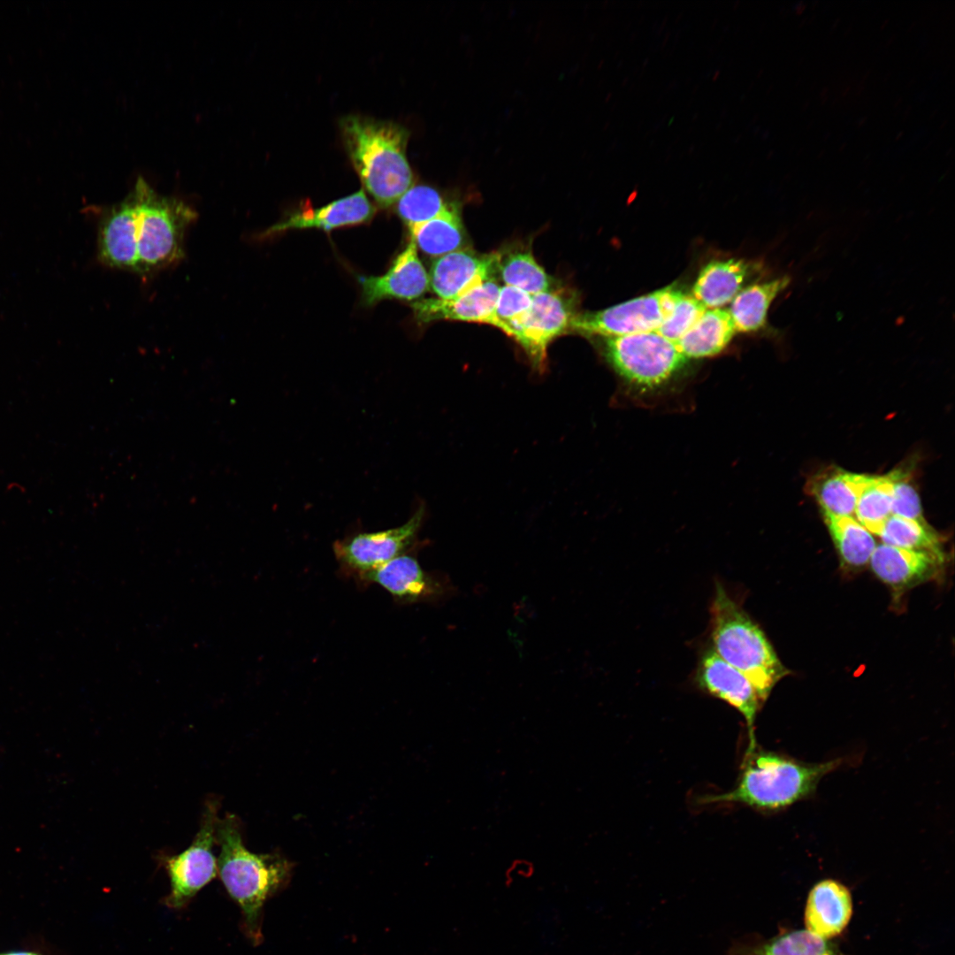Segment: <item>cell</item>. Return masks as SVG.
I'll return each instance as SVG.
<instances>
[{
    "label": "cell",
    "mask_w": 955,
    "mask_h": 955,
    "mask_svg": "<svg viewBox=\"0 0 955 955\" xmlns=\"http://www.w3.org/2000/svg\"><path fill=\"white\" fill-rule=\"evenodd\" d=\"M216 840L220 848L218 874L241 908L245 934L256 945L263 939L264 904L288 882L292 864L276 853L250 852L243 843L240 821L233 814L218 819Z\"/></svg>",
    "instance_id": "obj_1"
},
{
    "label": "cell",
    "mask_w": 955,
    "mask_h": 955,
    "mask_svg": "<svg viewBox=\"0 0 955 955\" xmlns=\"http://www.w3.org/2000/svg\"><path fill=\"white\" fill-rule=\"evenodd\" d=\"M343 144L365 190L387 208L413 186L407 158L409 130L393 121L361 115L340 120Z\"/></svg>",
    "instance_id": "obj_2"
},
{
    "label": "cell",
    "mask_w": 955,
    "mask_h": 955,
    "mask_svg": "<svg viewBox=\"0 0 955 955\" xmlns=\"http://www.w3.org/2000/svg\"><path fill=\"white\" fill-rule=\"evenodd\" d=\"M710 608L712 649L751 681L764 702L788 669L762 630L720 583Z\"/></svg>",
    "instance_id": "obj_3"
},
{
    "label": "cell",
    "mask_w": 955,
    "mask_h": 955,
    "mask_svg": "<svg viewBox=\"0 0 955 955\" xmlns=\"http://www.w3.org/2000/svg\"><path fill=\"white\" fill-rule=\"evenodd\" d=\"M840 764L841 760L806 763L755 749L746 753L737 786L703 801L737 803L763 810L783 808L812 794L821 779Z\"/></svg>",
    "instance_id": "obj_4"
},
{
    "label": "cell",
    "mask_w": 955,
    "mask_h": 955,
    "mask_svg": "<svg viewBox=\"0 0 955 955\" xmlns=\"http://www.w3.org/2000/svg\"><path fill=\"white\" fill-rule=\"evenodd\" d=\"M137 211V271L147 274L179 262L184 256V234L197 213L175 197L157 194L139 178L131 191Z\"/></svg>",
    "instance_id": "obj_5"
},
{
    "label": "cell",
    "mask_w": 955,
    "mask_h": 955,
    "mask_svg": "<svg viewBox=\"0 0 955 955\" xmlns=\"http://www.w3.org/2000/svg\"><path fill=\"white\" fill-rule=\"evenodd\" d=\"M603 347L615 371L642 393L665 386L689 361L675 343L654 331L607 337Z\"/></svg>",
    "instance_id": "obj_6"
},
{
    "label": "cell",
    "mask_w": 955,
    "mask_h": 955,
    "mask_svg": "<svg viewBox=\"0 0 955 955\" xmlns=\"http://www.w3.org/2000/svg\"><path fill=\"white\" fill-rule=\"evenodd\" d=\"M218 821V803L210 800L192 844L176 855L162 858L171 886L164 899L168 907L183 908L218 875V859L213 852Z\"/></svg>",
    "instance_id": "obj_7"
},
{
    "label": "cell",
    "mask_w": 955,
    "mask_h": 955,
    "mask_svg": "<svg viewBox=\"0 0 955 955\" xmlns=\"http://www.w3.org/2000/svg\"><path fill=\"white\" fill-rule=\"evenodd\" d=\"M420 506L403 524L383 531H355L333 542L341 573L358 580L396 556L410 550L424 518Z\"/></svg>",
    "instance_id": "obj_8"
},
{
    "label": "cell",
    "mask_w": 955,
    "mask_h": 955,
    "mask_svg": "<svg viewBox=\"0 0 955 955\" xmlns=\"http://www.w3.org/2000/svg\"><path fill=\"white\" fill-rule=\"evenodd\" d=\"M681 293L668 286L597 312L577 314L570 331L606 338L656 331Z\"/></svg>",
    "instance_id": "obj_9"
},
{
    "label": "cell",
    "mask_w": 955,
    "mask_h": 955,
    "mask_svg": "<svg viewBox=\"0 0 955 955\" xmlns=\"http://www.w3.org/2000/svg\"><path fill=\"white\" fill-rule=\"evenodd\" d=\"M362 584H377L401 605L438 601L452 590L449 581L437 573L424 570L410 550L396 556L358 580Z\"/></svg>",
    "instance_id": "obj_10"
},
{
    "label": "cell",
    "mask_w": 955,
    "mask_h": 955,
    "mask_svg": "<svg viewBox=\"0 0 955 955\" xmlns=\"http://www.w3.org/2000/svg\"><path fill=\"white\" fill-rule=\"evenodd\" d=\"M576 315L571 300L560 290L551 289L534 294L531 308L516 329L513 339L538 367L542 366L549 344L570 331Z\"/></svg>",
    "instance_id": "obj_11"
},
{
    "label": "cell",
    "mask_w": 955,
    "mask_h": 955,
    "mask_svg": "<svg viewBox=\"0 0 955 955\" xmlns=\"http://www.w3.org/2000/svg\"><path fill=\"white\" fill-rule=\"evenodd\" d=\"M695 681L701 690L727 702L744 716L750 737L746 753L754 751L753 724L763 701L751 681L712 648L702 653Z\"/></svg>",
    "instance_id": "obj_12"
},
{
    "label": "cell",
    "mask_w": 955,
    "mask_h": 955,
    "mask_svg": "<svg viewBox=\"0 0 955 955\" xmlns=\"http://www.w3.org/2000/svg\"><path fill=\"white\" fill-rule=\"evenodd\" d=\"M499 259V251L481 255L465 248L437 257L428 273L429 287L440 299L461 296L496 279Z\"/></svg>",
    "instance_id": "obj_13"
},
{
    "label": "cell",
    "mask_w": 955,
    "mask_h": 955,
    "mask_svg": "<svg viewBox=\"0 0 955 955\" xmlns=\"http://www.w3.org/2000/svg\"><path fill=\"white\" fill-rule=\"evenodd\" d=\"M97 256L105 266L137 271V211L132 192L101 216Z\"/></svg>",
    "instance_id": "obj_14"
},
{
    "label": "cell",
    "mask_w": 955,
    "mask_h": 955,
    "mask_svg": "<svg viewBox=\"0 0 955 955\" xmlns=\"http://www.w3.org/2000/svg\"><path fill=\"white\" fill-rule=\"evenodd\" d=\"M358 282L363 303L371 306L385 299L413 301L420 298L429 288V274L410 237L385 274L359 276Z\"/></svg>",
    "instance_id": "obj_15"
},
{
    "label": "cell",
    "mask_w": 955,
    "mask_h": 955,
    "mask_svg": "<svg viewBox=\"0 0 955 955\" xmlns=\"http://www.w3.org/2000/svg\"><path fill=\"white\" fill-rule=\"evenodd\" d=\"M496 279H490L466 294L453 298H427L411 305L416 319L423 324L438 320H451L503 326L496 314L500 290Z\"/></svg>",
    "instance_id": "obj_16"
},
{
    "label": "cell",
    "mask_w": 955,
    "mask_h": 955,
    "mask_svg": "<svg viewBox=\"0 0 955 955\" xmlns=\"http://www.w3.org/2000/svg\"><path fill=\"white\" fill-rule=\"evenodd\" d=\"M376 208L363 189L333 201L317 209L309 204L302 207L266 229L262 237H270L293 229L317 228L331 231L336 228L366 224L374 217Z\"/></svg>",
    "instance_id": "obj_17"
},
{
    "label": "cell",
    "mask_w": 955,
    "mask_h": 955,
    "mask_svg": "<svg viewBox=\"0 0 955 955\" xmlns=\"http://www.w3.org/2000/svg\"><path fill=\"white\" fill-rule=\"evenodd\" d=\"M870 565L875 574L896 589H905L932 577L944 561V555L876 545Z\"/></svg>",
    "instance_id": "obj_18"
},
{
    "label": "cell",
    "mask_w": 955,
    "mask_h": 955,
    "mask_svg": "<svg viewBox=\"0 0 955 955\" xmlns=\"http://www.w3.org/2000/svg\"><path fill=\"white\" fill-rule=\"evenodd\" d=\"M852 911L849 890L837 881L826 879L810 890L805 911L806 929L825 939L838 935Z\"/></svg>",
    "instance_id": "obj_19"
},
{
    "label": "cell",
    "mask_w": 955,
    "mask_h": 955,
    "mask_svg": "<svg viewBox=\"0 0 955 955\" xmlns=\"http://www.w3.org/2000/svg\"><path fill=\"white\" fill-rule=\"evenodd\" d=\"M753 269L741 259L712 261L699 273L692 296L707 309L721 308L741 291Z\"/></svg>",
    "instance_id": "obj_20"
},
{
    "label": "cell",
    "mask_w": 955,
    "mask_h": 955,
    "mask_svg": "<svg viewBox=\"0 0 955 955\" xmlns=\"http://www.w3.org/2000/svg\"><path fill=\"white\" fill-rule=\"evenodd\" d=\"M869 476L831 469L816 475L808 485L823 515L854 517L859 495Z\"/></svg>",
    "instance_id": "obj_21"
},
{
    "label": "cell",
    "mask_w": 955,
    "mask_h": 955,
    "mask_svg": "<svg viewBox=\"0 0 955 955\" xmlns=\"http://www.w3.org/2000/svg\"><path fill=\"white\" fill-rule=\"evenodd\" d=\"M736 329L727 309H706L691 329L675 343L688 359L720 353L731 340Z\"/></svg>",
    "instance_id": "obj_22"
},
{
    "label": "cell",
    "mask_w": 955,
    "mask_h": 955,
    "mask_svg": "<svg viewBox=\"0 0 955 955\" xmlns=\"http://www.w3.org/2000/svg\"><path fill=\"white\" fill-rule=\"evenodd\" d=\"M791 279L782 276L751 285L741 290L730 302L728 309L736 332H753L767 325L771 303L790 285Z\"/></svg>",
    "instance_id": "obj_23"
},
{
    "label": "cell",
    "mask_w": 955,
    "mask_h": 955,
    "mask_svg": "<svg viewBox=\"0 0 955 955\" xmlns=\"http://www.w3.org/2000/svg\"><path fill=\"white\" fill-rule=\"evenodd\" d=\"M409 229L416 248L428 256L437 258L464 248V227L454 203L438 217Z\"/></svg>",
    "instance_id": "obj_24"
},
{
    "label": "cell",
    "mask_w": 955,
    "mask_h": 955,
    "mask_svg": "<svg viewBox=\"0 0 955 955\" xmlns=\"http://www.w3.org/2000/svg\"><path fill=\"white\" fill-rule=\"evenodd\" d=\"M728 955H838L827 939L807 929H798L776 936L763 943L737 942Z\"/></svg>",
    "instance_id": "obj_25"
},
{
    "label": "cell",
    "mask_w": 955,
    "mask_h": 955,
    "mask_svg": "<svg viewBox=\"0 0 955 955\" xmlns=\"http://www.w3.org/2000/svg\"><path fill=\"white\" fill-rule=\"evenodd\" d=\"M824 518L844 562L854 568L866 565L876 546L873 534L855 517L824 515Z\"/></svg>",
    "instance_id": "obj_26"
},
{
    "label": "cell",
    "mask_w": 955,
    "mask_h": 955,
    "mask_svg": "<svg viewBox=\"0 0 955 955\" xmlns=\"http://www.w3.org/2000/svg\"><path fill=\"white\" fill-rule=\"evenodd\" d=\"M497 277L504 286L519 288L531 295L553 287V279L536 261L530 250L500 252Z\"/></svg>",
    "instance_id": "obj_27"
},
{
    "label": "cell",
    "mask_w": 955,
    "mask_h": 955,
    "mask_svg": "<svg viewBox=\"0 0 955 955\" xmlns=\"http://www.w3.org/2000/svg\"><path fill=\"white\" fill-rule=\"evenodd\" d=\"M892 474L869 476L860 492L854 512L855 519L872 534L878 535L891 515Z\"/></svg>",
    "instance_id": "obj_28"
},
{
    "label": "cell",
    "mask_w": 955,
    "mask_h": 955,
    "mask_svg": "<svg viewBox=\"0 0 955 955\" xmlns=\"http://www.w3.org/2000/svg\"><path fill=\"white\" fill-rule=\"evenodd\" d=\"M878 536L883 544L944 555L936 533L927 523L890 515Z\"/></svg>",
    "instance_id": "obj_29"
},
{
    "label": "cell",
    "mask_w": 955,
    "mask_h": 955,
    "mask_svg": "<svg viewBox=\"0 0 955 955\" xmlns=\"http://www.w3.org/2000/svg\"><path fill=\"white\" fill-rule=\"evenodd\" d=\"M451 203L430 186L413 185L396 202V212L410 228L438 217Z\"/></svg>",
    "instance_id": "obj_30"
},
{
    "label": "cell",
    "mask_w": 955,
    "mask_h": 955,
    "mask_svg": "<svg viewBox=\"0 0 955 955\" xmlns=\"http://www.w3.org/2000/svg\"><path fill=\"white\" fill-rule=\"evenodd\" d=\"M706 309L693 296L681 293L669 315L654 332L676 343L691 329Z\"/></svg>",
    "instance_id": "obj_31"
},
{
    "label": "cell",
    "mask_w": 955,
    "mask_h": 955,
    "mask_svg": "<svg viewBox=\"0 0 955 955\" xmlns=\"http://www.w3.org/2000/svg\"><path fill=\"white\" fill-rule=\"evenodd\" d=\"M531 302L532 295L519 288L509 286L500 287L496 314L503 326L502 332L508 337H514L515 331L529 311Z\"/></svg>",
    "instance_id": "obj_32"
},
{
    "label": "cell",
    "mask_w": 955,
    "mask_h": 955,
    "mask_svg": "<svg viewBox=\"0 0 955 955\" xmlns=\"http://www.w3.org/2000/svg\"><path fill=\"white\" fill-rule=\"evenodd\" d=\"M891 474L893 478L891 515L926 523L918 493L908 481L907 475L900 470L893 471Z\"/></svg>",
    "instance_id": "obj_33"
},
{
    "label": "cell",
    "mask_w": 955,
    "mask_h": 955,
    "mask_svg": "<svg viewBox=\"0 0 955 955\" xmlns=\"http://www.w3.org/2000/svg\"><path fill=\"white\" fill-rule=\"evenodd\" d=\"M2 955H38V954H35V953H33V952H27V951H19V952H11V953L2 954Z\"/></svg>",
    "instance_id": "obj_34"
}]
</instances>
